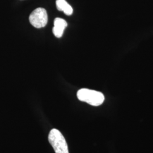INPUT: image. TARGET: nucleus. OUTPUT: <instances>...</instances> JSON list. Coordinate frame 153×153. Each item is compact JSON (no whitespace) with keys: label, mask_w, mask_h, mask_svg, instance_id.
I'll list each match as a JSON object with an SVG mask.
<instances>
[{"label":"nucleus","mask_w":153,"mask_h":153,"mask_svg":"<svg viewBox=\"0 0 153 153\" xmlns=\"http://www.w3.org/2000/svg\"><path fill=\"white\" fill-rule=\"evenodd\" d=\"M76 96L79 100L93 106H99L104 101V95L102 93L88 88H81L78 90Z\"/></svg>","instance_id":"nucleus-1"},{"label":"nucleus","mask_w":153,"mask_h":153,"mask_svg":"<svg viewBox=\"0 0 153 153\" xmlns=\"http://www.w3.org/2000/svg\"><path fill=\"white\" fill-rule=\"evenodd\" d=\"M48 140L56 153H69L65 139L60 131L52 129L48 135Z\"/></svg>","instance_id":"nucleus-2"},{"label":"nucleus","mask_w":153,"mask_h":153,"mask_svg":"<svg viewBox=\"0 0 153 153\" xmlns=\"http://www.w3.org/2000/svg\"><path fill=\"white\" fill-rule=\"evenodd\" d=\"M29 20L33 27L37 28L45 27L48 22V15L45 9L39 7L34 10L29 16Z\"/></svg>","instance_id":"nucleus-3"},{"label":"nucleus","mask_w":153,"mask_h":153,"mask_svg":"<svg viewBox=\"0 0 153 153\" xmlns=\"http://www.w3.org/2000/svg\"><path fill=\"white\" fill-rule=\"evenodd\" d=\"M67 22L64 19L57 18L54 21V27L53 28V33L56 38L62 37L64 30L67 27Z\"/></svg>","instance_id":"nucleus-4"},{"label":"nucleus","mask_w":153,"mask_h":153,"mask_svg":"<svg viewBox=\"0 0 153 153\" xmlns=\"http://www.w3.org/2000/svg\"><path fill=\"white\" fill-rule=\"evenodd\" d=\"M56 3L59 11H63L67 16H71L73 14V8L65 0H56Z\"/></svg>","instance_id":"nucleus-5"}]
</instances>
